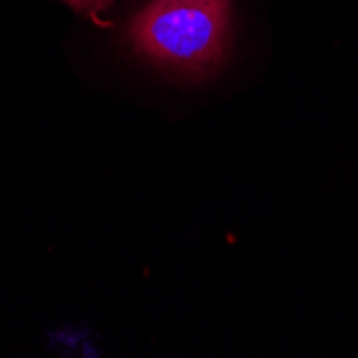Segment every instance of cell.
Returning <instances> with one entry per match:
<instances>
[{
    "label": "cell",
    "instance_id": "cell-1",
    "mask_svg": "<svg viewBox=\"0 0 358 358\" xmlns=\"http://www.w3.org/2000/svg\"><path fill=\"white\" fill-rule=\"evenodd\" d=\"M230 0H150L129 24L136 52L174 76L200 80L227 58Z\"/></svg>",
    "mask_w": 358,
    "mask_h": 358
},
{
    "label": "cell",
    "instance_id": "cell-2",
    "mask_svg": "<svg viewBox=\"0 0 358 358\" xmlns=\"http://www.w3.org/2000/svg\"><path fill=\"white\" fill-rule=\"evenodd\" d=\"M71 9H76L78 13H84V15H90V17H96L99 13H103L114 0H64Z\"/></svg>",
    "mask_w": 358,
    "mask_h": 358
}]
</instances>
